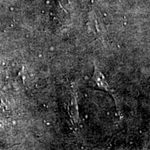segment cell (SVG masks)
I'll use <instances>...</instances> for the list:
<instances>
[{"instance_id": "cell-1", "label": "cell", "mask_w": 150, "mask_h": 150, "mask_svg": "<svg viewBox=\"0 0 150 150\" xmlns=\"http://www.w3.org/2000/svg\"><path fill=\"white\" fill-rule=\"evenodd\" d=\"M92 81L100 90L108 92V93L112 91V89L110 88L109 84L106 81V77L97 69V67H95V69H94V72L93 76H92Z\"/></svg>"}]
</instances>
